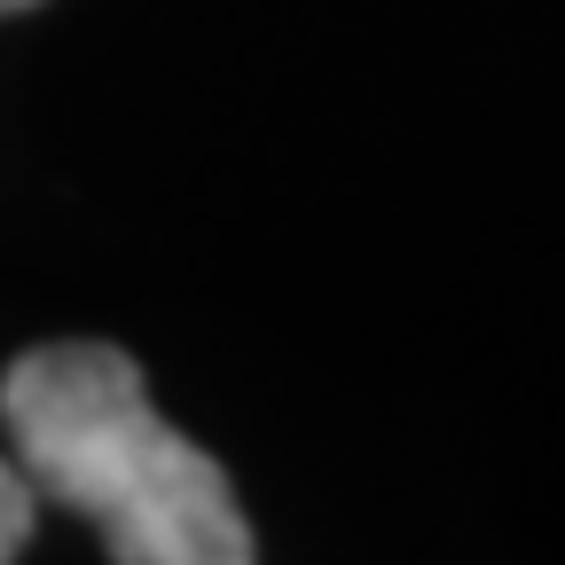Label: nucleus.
<instances>
[{"mask_svg": "<svg viewBox=\"0 0 565 565\" xmlns=\"http://www.w3.org/2000/svg\"><path fill=\"white\" fill-rule=\"evenodd\" d=\"M32 526H40V494L17 471V456H0V565H17L32 550Z\"/></svg>", "mask_w": 565, "mask_h": 565, "instance_id": "2", "label": "nucleus"}, {"mask_svg": "<svg viewBox=\"0 0 565 565\" xmlns=\"http://www.w3.org/2000/svg\"><path fill=\"white\" fill-rule=\"evenodd\" d=\"M17 9H40V0H0V17H17Z\"/></svg>", "mask_w": 565, "mask_h": 565, "instance_id": "3", "label": "nucleus"}, {"mask_svg": "<svg viewBox=\"0 0 565 565\" xmlns=\"http://www.w3.org/2000/svg\"><path fill=\"white\" fill-rule=\"evenodd\" d=\"M0 433L32 494L95 519L110 565H259L228 471L150 408L134 353L55 338L0 370Z\"/></svg>", "mask_w": 565, "mask_h": 565, "instance_id": "1", "label": "nucleus"}]
</instances>
